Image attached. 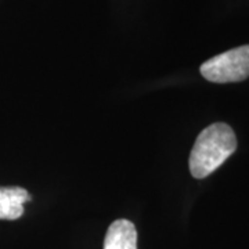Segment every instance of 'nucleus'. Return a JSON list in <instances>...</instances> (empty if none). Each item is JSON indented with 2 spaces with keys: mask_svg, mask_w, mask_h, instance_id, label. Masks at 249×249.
<instances>
[{
  "mask_svg": "<svg viewBox=\"0 0 249 249\" xmlns=\"http://www.w3.org/2000/svg\"><path fill=\"white\" fill-rule=\"evenodd\" d=\"M104 249H137V230L130 220L118 219L108 227Z\"/></svg>",
  "mask_w": 249,
  "mask_h": 249,
  "instance_id": "obj_4",
  "label": "nucleus"
},
{
  "mask_svg": "<svg viewBox=\"0 0 249 249\" xmlns=\"http://www.w3.org/2000/svg\"><path fill=\"white\" fill-rule=\"evenodd\" d=\"M31 196L22 187H0V220H17L24 214V204Z\"/></svg>",
  "mask_w": 249,
  "mask_h": 249,
  "instance_id": "obj_3",
  "label": "nucleus"
},
{
  "mask_svg": "<svg viewBox=\"0 0 249 249\" xmlns=\"http://www.w3.org/2000/svg\"><path fill=\"white\" fill-rule=\"evenodd\" d=\"M237 150V137L227 124L216 122L198 134L190 154L193 178H205L217 170Z\"/></svg>",
  "mask_w": 249,
  "mask_h": 249,
  "instance_id": "obj_1",
  "label": "nucleus"
},
{
  "mask_svg": "<svg viewBox=\"0 0 249 249\" xmlns=\"http://www.w3.org/2000/svg\"><path fill=\"white\" fill-rule=\"evenodd\" d=\"M199 71L205 79L213 83L245 80L249 76V45L214 55L201 65Z\"/></svg>",
  "mask_w": 249,
  "mask_h": 249,
  "instance_id": "obj_2",
  "label": "nucleus"
}]
</instances>
